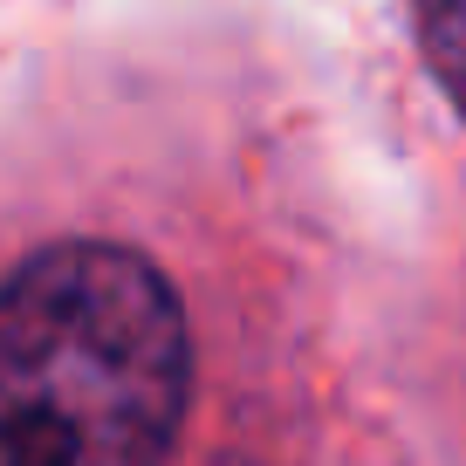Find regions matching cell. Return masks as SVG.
Wrapping results in <instances>:
<instances>
[{
  "mask_svg": "<svg viewBox=\"0 0 466 466\" xmlns=\"http://www.w3.org/2000/svg\"><path fill=\"white\" fill-rule=\"evenodd\" d=\"M186 316L124 248H48L0 281V466H165Z\"/></svg>",
  "mask_w": 466,
  "mask_h": 466,
  "instance_id": "6da1fadb",
  "label": "cell"
},
{
  "mask_svg": "<svg viewBox=\"0 0 466 466\" xmlns=\"http://www.w3.org/2000/svg\"><path fill=\"white\" fill-rule=\"evenodd\" d=\"M419 35L446 96L466 110V0H419Z\"/></svg>",
  "mask_w": 466,
  "mask_h": 466,
  "instance_id": "7a4b0ae2",
  "label": "cell"
}]
</instances>
